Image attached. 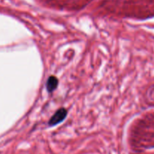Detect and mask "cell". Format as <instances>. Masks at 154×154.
<instances>
[{"label": "cell", "mask_w": 154, "mask_h": 154, "mask_svg": "<svg viewBox=\"0 0 154 154\" xmlns=\"http://www.w3.org/2000/svg\"><path fill=\"white\" fill-rule=\"evenodd\" d=\"M67 115V111L65 108H60L55 112V114L52 116L49 121L50 126H55L58 123H61Z\"/></svg>", "instance_id": "6da1fadb"}, {"label": "cell", "mask_w": 154, "mask_h": 154, "mask_svg": "<svg viewBox=\"0 0 154 154\" xmlns=\"http://www.w3.org/2000/svg\"><path fill=\"white\" fill-rule=\"evenodd\" d=\"M58 86V80L56 77L51 76L48 78L47 81V90L49 93H51L54 90H56V88Z\"/></svg>", "instance_id": "7a4b0ae2"}]
</instances>
